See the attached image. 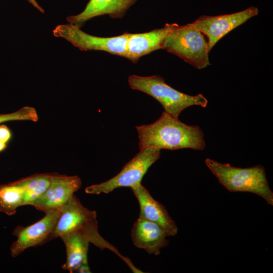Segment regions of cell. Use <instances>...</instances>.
I'll return each instance as SVG.
<instances>
[{"instance_id": "1", "label": "cell", "mask_w": 273, "mask_h": 273, "mask_svg": "<svg viewBox=\"0 0 273 273\" xmlns=\"http://www.w3.org/2000/svg\"><path fill=\"white\" fill-rule=\"evenodd\" d=\"M136 129L140 150L149 147L160 150H203L206 147L204 133L199 126L185 124L165 111L154 122L137 126Z\"/></svg>"}, {"instance_id": "2", "label": "cell", "mask_w": 273, "mask_h": 273, "mask_svg": "<svg viewBox=\"0 0 273 273\" xmlns=\"http://www.w3.org/2000/svg\"><path fill=\"white\" fill-rule=\"evenodd\" d=\"M61 209L60 216L49 236L48 242L66 234L79 232L85 236L90 243L101 250L108 249L122 259H125V257L121 255L115 247L99 233L97 212L85 207L75 195Z\"/></svg>"}, {"instance_id": "3", "label": "cell", "mask_w": 273, "mask_h": 273, "mask_svg": "<svg viewBox=\"0 0 273 273\" xmlns=\"http://www.w3.org/2000/svg\"><path fill=\"white\" fill-rule=\"evenodd\" d=\"M205 162L219 183L229 192L253 193L273 206V193L269 188L263 166L257 165L240 168L210 158L206 159Z\"/></svg>"}, {"instance_id": "4", "label": "cell", "mask_w": 273, "mask_h": 273, "mask_svg": "<svg viewBox=\"0 0 273 273\" xmlns=\"http://www.w3.org/2000/svg\"><path fill=\"white\" fill-rule=\"evenodd\" d=\"M130 87L154 98L163 106L165 112L178 118L181 112L192 106L206 107L208 101L202 94L191 96L168 85L159 75L141 76L131 75L128 78Z\"/></svg>"}, {"instance_id": "5", "label": "cell", "mask_w": 273, "mask_h": 273, "mask_svg": "<svg viewBox=\"0 0 273 273\" xmlns=\"http://www.w3.org/2000/svg\"><path fill=\"white\" fill-rule=\"evenodd\" d=\"M163 50L198 69L210 65L208 40L201 32L188 24L178 25L168 35Z\"/></svg>"}, {"instance_id": "6", "label": "cell", "mask_w": 273, "mask_h": 273, "mask_svg": "<svg viewBox=\"0 0 273 273\" xmlns=\"http://www.w3.org/2000/svg\"><path fill=\"white\" fill-rule=\"evenodd\" d=\"M160 151L153 147L140 150L117 174L107 181L87 187L85 192L95 195L108 194L118 188H131L141 184L149 168L159 159Z\"/></svg>"}, {"instance_id": "7", "label": "cell", "mask_w": 273, "mask_h": 273, "mask_svg": "<svg viewBox=\"0 0 273 273\" xmlns=\"http://www.w3.org/2000/svg\"><path fill=\"white\" fill-rule=\"evenodd\" d=\"M56 37H62L82 51H101L125 57L126 45L130 33L113 37H99L87 34L80 27L71 23L57 26L53 31Z\"/></svg>"}, {"instance_id": "8", "label": "cell", "mask_w": 273, "mask_h": 273, "mask_svg": "<svg viewBox=\"0 0 273 273\" xmlns=\"http://www.w3.org/2000/svg\"><path fill=\"white\" fill-rule=\"evenodd\" d=\"M257 7L248 8L233 14L218 16H202L193 22L188 23L206 36L209 52L216 43L229 32L258 15Z\"/></svg>"}, {"instance_id": "9", "label": "cell", "mask_w": 273, "mask_h": 273, "mask_svg": "<svg viewBox=\"0 0 273 273\" xmlns=\"http://www.w3.org/2000/svg\"><path fill=\"white\" fill-rule=\"evenodd\" d=\"M61 211V208L46 210L44 217L34 223L26 227L16 226L13 235L17 237V240L11 245V256L16 257L28 248L47 242Z\"/></svg>"}, {"instance_id": "10", "label": "cell", "mask_w": 273, "mask_h": 273, "mask_svg": "<svg viewBox=\"0 0 273 273\" xmlns=\"http://www.w3.org/2000/svg\"><path fill=\"white\" fill-rule=\"evenodd\" d=\"M81 186V180L78 176L52 173L48 189L31 205L43 212L61 208Z\"/></svg>"}, {"instance_id": "11", "label": "cell", "mask_w": 273, "mask_h": 273, "mask_svg": "<svg viewBox=\"0 0 273 273\" xmlns=\"http://www.w3.org/2000/svg\"><path fill=\"white\" fill-rule=\"evenodd\" d=\"M178 26L177 23H166L161 28L144 33H130L125 58L136 63L142 57L163 49L167 37Z\"/></svg>"}, {"instance_id": "12", "label": "cell", "mask_w": 273, "mask_h": 273, "mask_svg": "<svg viewBox=\"0 0 273 273\" xmlns=\"http://www.w3.org/2000/svg\"><path fill=\"white\" fill-rule=\"evenodd\" d=\"M131 189L140 205L139 217L158 224L168 237L176 235L178 232L177 225L165 206L152 197L141 183Z\"/></svg>"}, {"instance_id": "13", "label": "cell", "mask_w": 273, "mask_h": 273, "mask_svg": "<svg viewBox=\"0 0 273 273\" xmlns=\"http://www.w3.org/2000/svg\"><path fill=\"white\" fill-rule=\"evenodd\" d=\"M165 231L158 224L139 217L134 222L131 238L134 245L149 254L158 255L169 241Z\"/></svg>"}, {"instance_id": "14", "label": "cell", "mask_w": 273, "mask_h": 273, "mask_svg": "<svg viewBox=\"0 0 273 273\" xmlns=\"http://www.w3.org/2000/svg\"><path fill=\"white\" fill-rule=\"evenodd\" d=\"M137 0H90L80 13L69 16L67 21L80 26L86 21L97 16L108 15L120 19Z\"/></svg>"}, {"instance_id": "15", "label": "cell", "mask_w": 273, "mask_h": 273, "mask_svg": "<svg viewBox=\"0 0 273 273\" xmlns=\"http://www.w3.org/2000/svg\"><path fill=\"white\" fill-rule=\"evenodd\" d=\"M64 242L66 261L62 268L70 273L76 272L82 264H88L87 252L89 240L79 232H72L60 237Z\"/></svg>"}, {"instance_id": "16", "label": "cell", "mask_w": 273, "mask_h": 273, "mask_svg": "<svg viewBox=\"0 0 273 273\" xmlns=\"http://www.w3.org/2000/svg\"><path fill=\"white\" fill-rule=\"evenodd\" d=\"M24 190L19 180L0 185V212L15 214L17 208L23 206Z\"/></svg>"}, {"instance_id": "17", "label": "cell", "mask_w": 273, "mask_h": 273, "mask_svg": "<svg viewBox=\"0 0 273 273\" xmlns=\"http://www.w3.org/2000/svg\"><path fill=\"white\" fill-rule=\"evenodd\" d=\"M52 173L36 174L20 179L24 190L23 205H31L48 189Z\"/></svg>"}, {"instance_id": "18", "label": "cell", "mask_w": 273, "mask_h": 273, "mask_svg": "<svg viewBox=\"0 0 273 273\" xmlns=\"http://www.w3.org/2000/svg\"><path fill=\"white\" fill-rule=\"evenodd\" d=\"M38 119L36 110L33 107L25 106L16 111L7 114H0V124L11 121H31L36 122Z\"/></svg>"}, {"instance_id": "19", "label": "cell", "mask_w": 273, "mask_h": 273, "mask_svg": "<svg viewBox=\"0 0 273 273\" xmlns=\"http://www.w3.org/2000/svg\"><path fill=\"white\" fill-rule=\"evenodd\" d=\"M12 137L10 128L5 124H0V152L3 151Z\"/></svg>"}, {"instance_id": "20", "label": "cell", "mask_w": 273, "mask_h": 273, "mask_svg": "<svg viewBox=\"0 0 273 273\" xmlns=\"http://www.w3.org/2000/svg\"><path fill=\"white\" fill-rule=\"evenodd\" d=\"M76 272H81V273L92 272L88 264H84L81 265Z\"/></svg>"}, {"instance_id": "21", "label": "cell", "mask_w": 273, "mask_h": 273, "mask_svg": "<svg viewBox=\"0 0 273 273\" xmlns=\"http://www.w3.org/2000/svg\"><path fill=\"white\" fill-rule=\"evenodd\" d=\"M28 1L39 11L41 12V13H44L43 9L38 5L36 0H28Z\"/></svg>"}]
</instances>
